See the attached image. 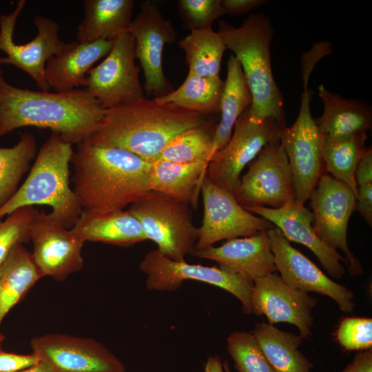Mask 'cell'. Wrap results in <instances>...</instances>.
Returning a JSON list of instances; mask_svg holds the SVG:
<instances>
[{
    "label": "cell",
    "instance_id": "6da1fadb",
    "mask_svg": "<svg viewBox=\"0 0 372 372\" xmlns=\"http://www.w3.org/2000/svg\"><path fill=\"white\" fill-rule=\"evenodd\" d=\"M105 110L85 87L65 92L23 89L8 83L0 68V137L30 126L78 145L96 131Z\"/></svg>",
    "mask_w": 372,
    "mask_h": 372
},
{
    "label": "cell",
    "instance_id": "7a4b0ae2",
    "mask_svg": "<svg viewBox=\"0 0 372 372\" xmlns=\"http://www.w3.org/2000/svg\"><path fill=\"white\" fill-rule=\"evenodd\" d=\"M76 145L71 180L83 209H124L149 191L152 163L117 147Z\"/></svg>",
    "mask_w": 372,
    "mask_h": 372
},
{
    "label": "cell",
    "instance_id": "3957f363",
    "mask_svg": "<svg viewBox=\"0 0 372 372\" xmlns=\"http://www.w3.org/2000/svg\"><path fill=\"white\" fill-rule=\"evenodd\" d=\"M207 121L200 114L145 98L105 109L96 131L85 141L123 149L153 163L174 138Z\"/></svg>",
    "mask_w": 372,
    "mask_h": 372
},
{
    "label": "cell",
    "instance_id": "277c9868",
    "mask_svg": "<svg viewBox=\"0 0 372 372\" xmlns=\"http://www.w3.org/2000/svg\"><path fill=\"white\" fill-rule=\"evenodd\" d=\"M218 32L242 69L252 96L249 116L256 121L273 118L285 127L283 96L271 68L273 30L269 18L262 13L250 14L237 28L220 21Z\"/></svg>",
    "mask_w": 372,
    "mask_h": 372
},
{
    "label": "cell",
    "instance_id": "5b68a950",
    "mask_svg": "<svg viewBox=\"0 0 372 372\" xmlns=\"http://www.w3.org/2000/svg\"><path fill=\"white\" fill-rule=\"evenodd\" d=\"M73 153L71 143L51 132L38 149L25 181L0 208V218L22 207L48 205L50 214L71 229L83 211L70 183Z\"/></svg>",
    "mask_w": 372,
    "mask_h": 372
},
{
    "label": "cell",
    "instance_id": "8992f818",
    "mask_svg": "<svg viewBox=\"0 0 372 372\" xmlns=\"http://www.w3.org/2000/svg\"><path fill=\"white\" fill-rule=\"evenodd\" d=\"M127 210L139 221L147 240L155 242L166 258L185 261L193 253L198 227L192 222L189 205L149 190Z\"/></svg>",
    "mask_w": 372,
    "mask_h": 372
},
{
    "label": "cell",
    "instance_id": "52a82bcc",
    "mask_svg": "<svg viewBox=\"0 0 372 372\" xmlns=\"http://www.w3.org/2000/svg\"><path fill=\"white\" fill-rule=\"evenodd\" d=\"M313 68L304 65V91L296 120L283 128L280 141L287 156L292 173L296 200L304 204L322 174L324 161L322 145L324 138L313 118L310 103L313 91L308 88Z\"/></svg>",
    "mask_w": 372,
    "mask_h": 372
},
{
    "label": "cell",
    "instance_id": "ba28073f",
    "mask_svg": "<svg viewBox=\"0 0 372 372\" xmlns=\"http://www.w3.org/2000/svg\"><path fill=\"white\" fill-rule=\"evenodd\" d=\"M232 194L244 208H280L296 200L292 173L280 139L265 146L249 164Z\"/></svg>",
    "mask_w": 372,
    "mask_h": 372
},
{
    "label": "cell",
    "instance_id": "9c48e42d",
    "mask_svg": "<svg viewBox=\"0 0 372 372\" xmlns=\"http://www.w3.org/2000/svg\"><path fill=\"white\" fill-rule=\"evenodd\" d=\"M145 275L147 289L174 291L185 280H196L221 288L237 298L247 314L251 313L254 281L216 267L177 262L162 255L156 249L145 254L139 264Z\"/></svg>",
    "mask_w": 372,
    "mask_h": 372
},
{
    "label": "cell",
    "instance_id": "30bf717a",
    "mask_svg": "<svg viewBox=\"0 0 372 372\" xmlns=\"http://www.w3.org/2000/svg\"><path fill=\"white\" fill-rule=\"evenodd\" d=\"M283 128L273 118L253 120L247 108L236 121L228 143L212 155L206 177L216 186L232 192L239 185L245 167L268 143L280 139Z\"/></svg>",
    "mask_w": 372,
    "mask_h": 372
},
{
    "label": "cell",
    "instance_id": "8fae6325",
    "mask_svg": "<svg viewBox=\"0 0 372 372\" xmlns=\"http://www.w3.org/2000/svg\"><path fill=\"white\" fill-rule=\"evenodd\" d=\"M309 198L317 236L331 247L342 251L351 276L362 274V266L347 243L349 221L356 209L353 190L344 182L322 174Z\"/></svg>",
    "mask_w": 372,
    "mask_h": 372
},
{
    "label": "cell",
    "instance_id": "7c38bea8",
    "mask_svg": "<svg viewBox=\"0 0 372 372\" xmlns=\"http://www.w3.org/2000/svg\"><path fill=\"white\" fill-rule=\"evenodd\" d=\"M26 3L25 0H20L13 11L0 15V50L6 55L0 56V65H12L21 69L34 80L41 91H49L50 87L45 78L46 63L67 43L59 38L60 28L56 21L38 15L34 19L37 36L25 44H17L13 39L14 28Z\"/></svg>",
    "mask_w": 372,
    "mask_h": 372
},
{
    "label": "cell",
    "instance_id": "4fadbf2b",
    "mask_svg": "<svg viewBox=\"0 0 372 372\" xmlns=\"http://www.w3.org/2000/svg\"><path fill=\"white\" fill-rule=\"evenodd\" d=\"M134 51L133 35L121 34L103 61L89 71L85 88L103 108L145 99Z\"/></svg>",
    "mask_w": 372,
    "mask_h": 372
},
{
    "label": "cell",
    "instance_id": "5bb4252c",
    "mask_svg": "<svg viewBox=\"0 0 372 372\" xmlns=\"http://www.w3.org/2000/svg\"><path fill=\"white\" fill-rule=\"evenodd\" d=\"M200 192L203 216L201 225L198 227L194 251L203 249L223 240L267 231L273 226L269 220L245 209L236 201L232 192L216 186L206 176Z\"/></svg>",
    "mask_w": 372,
    "mask_h": 372
},
{
    "label": "cell",
    "instance_id": "9a60e30c",
    "mask_svg": "<svg viewBox=\"0 0 372 372\" xmlns=\"http://www.w3.org/2000/svg\"><path fill=\"white\" fill-rule=\"evenodd\" d=\"M130 32L135 41V57L144 73L145 92L153 99L167 94L172 86L165 76L162 59L165 44L176 38L171 22L163 17L154 1H145L132 20Z\"/></svg>",
    "mask_w": 372,
    "mask_h": 372
},
{
    "label": "cell",
    "instance_id": "2e32d148",
    "mask_svg": "<svg viewBox=\"0 0 372 372\" xmlns=\"http://www.w3.org/2000/svg\"><path fill=\"white\" fill-rule=\"evenodd\" d=\"M32 353L56 372H125L121 360L99 342L52 333L33 338Z\"/></svg>",
    "mask_w": 372,
    "mask_h": 372
},
{
    "label": "cell",
    "instance_id": "e0dca14e",
    "mask_svg": "<svg viewBox=\"0 0 372 372\" xmlns=\"http://www.w3.org/2000/svg\"><path fill=\"white\" fill-rule=\"evenodd\" d=\"M33 260L41 275L65 280L83 268L84 242L52 215L38 211L30 225Z\"/></svg>",
    "mask_w": 372,
    "mask_h": 372
},
{
    "label": "cell",
    "instance_id": "ac0fdd59",
    "mask_svg": "<svg viewBox=\"0 0 372 372\" xmlns=\"http://www.w3.org/2000/svg\"><path fill=\"white\" fill-rule=\"evenodd\" d=\"M267 232L276 269L285 283L307 293L315 292L331 298L345 313L353 311L354 293L351 290L327 276L293 247L278 228L273 226Z\"/></svg>",
    "mask_w": 372,
    "mask_h": 372
},
{
    "label": "cell",
    "instance_id": "d6986e66",
    "mask_svg": "<svg viewBox=\"0 0 372 372\" xmlns=\"http://www.w3.org/2000/svg\"><path fill=\"white\" fill-rule=\"evenodd\" d=\"M317 302L309 293L285 283L276 272L254 280L251 313L265 315L270 324H293L303 339L311 336L312 310Z\"/></svg>",
    "mask_w": 372,
    "mask_h": 372
},
{
    "label": "cell",
    "instance_id": "ffe728a7",
    "mask_svg": "<svg viewBox=\"0 0 372 372\" xmlns=\"http://www.w3.org/2000/svg\"><path fill=\"white\" fill-rule=\"evenodd\" d=\"M245 209L269 220L289 242L300 243L309 249L331 277L340 279L344 276L345 269L342 262L346 264L345 258L317 236L313 228L312 212L304 204L295 200L276 209L265 207Z\"/></svg>",
    "mask_w": 372,
    "mask_h": 372
},
{
    "label": "cell",
    "instance_id": "44dd1931",
    "mask_svg": "<svg viewBox=\"0 0 372 372\" xmlns=\"http://www.w3.org/2000/svg\"><path fill=\"white\" fill-rule=\"evenodd\" d=\"M192 254L216 262L221 269L253 281L276 271L267 231L227 240L220 246L212 245Z\"/></svg>",
    "mask_w": 372,
    "mask_h": 372
},
{
    "label": "cell",
    "instance_id": "7402d4cb",
    "mask_svg": "<svg viewBox=\"0 0 372 372\" xmlns=\"http://www.w3.org/2000/svg\"><path fill=\"white\" fill-rule=\"evenodd\" d=\"M114 41L67 43L65 48L47 61L45 78L56 92H65L86 86L87 74L92 65L111 50Z\"/></svg>",
    "mask_w": 372,
    "mask_h": 372
},
{
    "label": "cell",
    "instance_id": "603a6c76",
    "mask_svg": "<svg viewBox=\"0 0 372 372\" xmlns=\"http://www.w3.org/2000/svg\"><path fill=\"white\" fill-rule=\"evenodd\" d=\"M71 229L84 242H100L127 247L147 240L139 221L127 209H83Z\"/></svg>",
    "mask_w": 372,
    "mask_h": 372
},
{
    "label": "cell",
    "instance_id": "cb8c5ba5",
    "mask_svg": "<svg viewBox=\"0 0 372 372\" xmlns=\"http://www.w3.org/2000/svg\"><path fill=\"white\" fill-rule=\"evenodd\" d=\"M133 0H85L84 17L77 26V41H114L130 30Z\"/></svg>",
    "mask_w": 372,
    "mask_h": 372
},
{
    "label": "cell",
    "instance_id": "d4e9b609",
    "mask_svg": "<svg viewBox=\"0 0 372 372\" xmlns=\"http://www.w3.org/2000/svg\"><path fill=\"white\" fill-rule=\"evenodd\" d=\"M208 163L207 161L179 163L157 160L152 163L149 190L196 208Z\"/></svg>",
    "mask_w": 372,
    "mask_h": 372
},
{
    "label": "cell",
    "instance_id": "484cf974",
    "mask_svg": "<svg viewBox=\"0 0 372 372\" xmlns=\"http://www.w3.org/2000/svg\"><path fill=\"white\" fill-rule=\"evenodd\" d=\"M318 96L323 105L322 116L316 123L324 135L344 136L366 132L371 128L372 111L366 103L345 99L318 86Z\"/></svg>",
    "mask_w": 372,
    "mask_h": 372
},
{
    "label": "cell",
    "instance_id": "4316f807",
    "mask_svg": "<svg viewBox=\"0 0 372 372\" xmlns=\"http://www.w3.org/2000/svg\"><path fill=\"white\" fill-rule=\"evenodd\" d=\"M251 333L274 372H311L313 364L299 350L300 335L265 322L256 324Z\"/></svg>",
    "mask_w": 372,
    "mask_h": 372
},
{
    "label": "cell",
    "instance_id": "83f0119b",
    "mask_svg": "<svg viewBox=\"0 0 372 372\" xmlns=\"http://www.w3.org/2000/svg\"><path fill=\"white\" fill-rule=\"evenodd\" d=\"M43 276L32 254L16 246L0 264V326L6 316Z\"/></svg>",
    "mask_w": 372,
    "mask_h": 372
},
{
    "label": "cell",
    "instance_id": "f1b7e54d",
    "mask_svg": "<svg viewBox=\"0 0 372 372\" xmlns=\"http://www.w3.org/2000/svg\"><path fill=\"white\" fill-rule=\"evenodd\" d=\"M251 103V94L241 65L231 54L227 65V78L220 105L221 116L214 134L212 155L228 143L236 121Z\"/></svg>",
    "mask_w": 372,
    "mask_h": 372
},
{
    "label": "cell",
    "instance_id": "f546056e",
    "mask_svg": "<svg viewBox=\"0 0 372 372\" xmlns=\"http://www.w3.org/2000/svg\"><path fill=\"white\" fill-rule=\"evenodd\" d=\"M224 86L225 81L220 76H200L188 73L178 88L154 99L159 104H172L208 116L220 112Z\"/></svg>",
    "mask_w": 372,
    "mask_h": 372
},
{
    "label": "cell",
    "instance_id": "4dcf8cb0",
    "mask_svg": "<svg viewBox=\"0 0 372 372\" xmlns=\"http://www.w3.org/2000/svg\"><path fill=\"white\" fill-rule=\"evenodd\" d=\"M366 132L344 136L324 135V165L333 178L346 183L357 196L355 172L366 152Z\"/></svg>",
    "mask_w": 372,
    "mask_h": 372
},
{
    "label": "cell",
    "instance_id": "1f68e13d",
    "mask_svg": "<svg viewBox=\"0 0 372 372\" xmlns=\"http://www.w3.org/2000/svg\"><path fill=\"white\" fill-rule=\"evenodd\" d=\"M178 44L185 52L188 73L200 76H219L227 48L218 32L211 28L192 30Z\"/></svg>",
    "mask_w": 372,
    "mask_h": 372
},
{
    "label": "cell",
    "instance_id": "d6a6232c",
    "mask_svg": "<svg viewBox=\"0 0 372 372\" xmlns=\"http://www.w3.org/2000/svg\"><path fill=\"white\" fill-rule=\"evenodd\" d=\"M37 151L36 138L28 132L22 133L12 147H0V208L17 191Z\"/></svg>",
    "mask_w": 372,
    "mask_h": 372
},
{
    "label": "cell",
    "instance_id": "836d02e7",
    "mask_svg": "<svg viewBox=\"0 0 372 372\" xmlns=\"http://www.w3.org/2000/svg\"><path fill=\"white\" fill-rule=\"evenodd\" d=\"M216 126L214 121H207L183 132L166 145L158 160L179 163L209 162Z\"/></svg>",
    "mask_w": 372,
    "mask_h": 372
},
{
    "label": "cell",
    "instance_id": "e575fe53",
    "mask_svg": "<svg viewBox=\"0 0 372 372\" xmlns=\"http://www.w3.org/2000/svg\"><path fill=\"white\" fill-rule=\"evenodd\" d=\"M227 349L238 372H274L251 332L234 331Z\"/></svg>",
    "mask_w": 372,
    "mask_h": 372
},
{
    "label": "cell",
    "instance_id": "d590c367",
    "mask_svg": "<svg viewBox=\"0 0 372 372\" xmlns=\"http://www.w3.org/2000/svg\"><path fill=\"white\" fill-rule=\"evenodd\" d=\"M38 211L34 206H25L0 218V264L13 248L30 240V225Z\"/></svg>",
    "mask_w": 372,
    "mask_h": 372
},
{
    "label": "cell",
    "instance_id": "8d00e7d4",
    "mask_svg": "<svg viewBox=\"0 0 372 372\" xmlns=\"http://www.w3.org/2000/svg\"><path fill=\"white\" fill-rule=\"evenodd\" d=\"M178 9L183 26L191 31L211 28L224 14L221 0H179Z\"/></svg>",
    "mask_w": 372,
    "mask_h": 372
},
{
    "label": "cell",
    "instance_id": "74e56055",
    "mask_svg": "<svg viewBox=\"0 0 372 372\" xmlns=\"http://www.w3.org/2000/svg\"><path fill=\"white\" fill-rule=\"evenodd\" d=\"M340 346L348 351H365L372 347V319L347 317L341 320L336 332Z\"/></svg>",
    "mask_w": 372,
    "mask_h": 372
},
{
    "label": "cell",
    "instance_id": "f35d334b",
    "mask_svg": "<svg viewBox=\"0 0 372 372\" xmlns=\"http://www.w3.org/2000/svg\"><path fill=\"white\" fill-rule=\"evenodd\" d=\"M356 209L367 224L372 225V149L368 147L355 172Z\"/></svg>",
    "mask_w": 372,
    "mask_h": 372
},
{
    "label": "cell",
    "instance_id": "ab89813d",
    "mask_svg": "<svg viewBox=\"0 0 372 372\" xmlns=\"http://www.w3.org/2000/svg\"><path fill=\"white\" fill-rule=\"evenodd\" d=\"M39 361L32 353L24 355L6 351L0 344V372H16Z\"/></svg>",
    "mask_w": 372,
    "mask_h": 372
},
{
    "label": "cell",
    "instance_id": "60d3db41",
    "mask_svg": "<svg viewBox=\"0 0 372 372\" xmlns=\"http://www.w3.org/2000/svg\"><path fill=\"white\" fill-rule=\"evenodd\" d=\"M262 0H221L224 14L237 16L243 14L264 4Z\"/></svg>",
    "mask_w": 372,
    "mask_h": 372
},
{
    "label": "cell",
    "instance_id": "b9f144b4",
    "mask_svg": "<svg viewBox=\"0 0 372 372\" xmlns=\"http://www.w3.org/2000/svg\"><path fill=\"white\" fill-rule=\"evenodd\" d=\"M341 372H372V349L357 353Z\"/></svg>",
    "mask_w": 372,
    "mask_h": 372
},
{
    "label": "cell",
    "instance_id": "7bdbcfd3",
    "mask_svg": "<svg viewBox=\"0 0 372 372\" xmlns=\"http://www.w3.org/2000/svg\"><path fill=\"white\" fill-rule=\"evenodd\" d=\"M204 372H225L220 358L216 355L209 357L205 364Z\"/></svg>",
    "mask_w": 372,
    "mask_h": 372
},
{
    "label": "cell",
    "instance_id": "ee69618b",
    "mask_svg": "<svg viewBox=\"0 0 372 372\" xmlns=\"http://www.w3.org/2000/svg\"><path fill=\"white\" fill-rule=\"evenodd\" d=\"M16 372H56L47 363L40 360L38 362L19 370Z\"/></svg>",
    "mask_w": 372,
    "mask_h": 372
},
{
    "label": "cell",
    "instance_id": "f6af8a7d",
    "mask_svg": "<svg viewBox=\"0 0 372 372\" xmlns=\"http://www.w3.org/2000/svg\"><path fill=\"white\" fill-rule=\"evenodd\" d=\"M225 372H231L227 364H223Z\"/></svg>",
    "mask_w": 372,
    "mask_h": 372
},
{
    "label": "cell",
    "instance_id": "bcb514c9",
    "mask_svg": "<svg viewBox=\"0 0 372 372\" xmlns=\"http://www.w3.org/2000/svg\"><path fill=\"white\" fill-rule=\"evenodd\" d=\"M4 339H5V336L2 335L1 333H0V344L4 340Z\"/></svg>",
    "mask_w": 372,
    "mask_h": 372
}]
</instances>
